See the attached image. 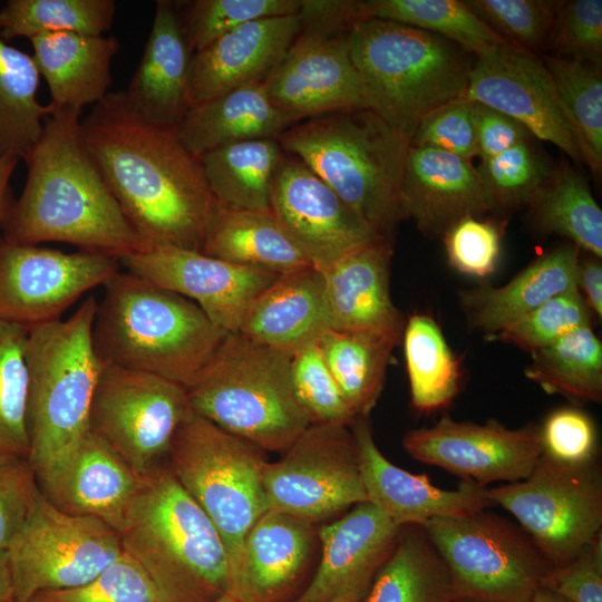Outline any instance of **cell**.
<instances>
[{"label":"cell","instance_id":"6da1fadb","mask_svg":"<svg viewBox=\"0 0 602 602\" xmlns=\"http://www.w3.org/2000/svg\"><path fill=\"white\" fill-rule=\"evenodd\" d=\"M80 125L91 159L146 249L202 251L219 202L176 126L139 116L124 90L109 93Z\"/></svg>","mask_w":602,"mask_h":602},{"label":"cell","instance_id":"7a4b0ae2","mask_svg":"<svg viewBox=\"0 0 602 602\" xmlns=\"http://www.w3.org/2000/svg\"><path fill=\"white\" fill-rule=\"evenodd\" d=\"M80 114L54 107L46 117L22 156L27 179L0 225L2 237L14 244L69 243L119 260L146 245L85 146Z\"/></svg>","mask_w":602,"mask_h":602},{"label":"cell","instance_id":"3957f363","mask_svg":"<svg viewBox=\"0 0 602 602\" xmlns=\"http://www.w3.org/2000/svg\"><path fill=\"white\" fill-rule=\"evenodd\" d=\"M104 289L91 329L103 366L153 373L187 388L227 334L192 300L126 270Z\"/></svg>","mask_w":602,"mask_h":602},{"label":"cell","instance_id":"277c9868","mask_svg":"<svg viewBox=\"0 0 602 602\" xmlns=\"http://www.w3.org/2000/svg\"><path fill=\"white\" fill-rule=\"evenodd\" d=\"M119 535L161 602H213L229 594L225 545L166 464L144 477Z\"/></svg>","mask_w":602,"mask_h":602},{"label":"cell","instance_id":"5b68a950","mask_svg":"<svg viewBox=\"0 0 602 602\" xmlns=\"http://www.w3.org/2000/svg\"><path fill=\"white\" fill-rule=\"evenodd\" d=\"M278 142L379 235L392 239L405 220L401 184L410 142L377 111L350 109L303 119Z\"/></svg>","mask_w":602,"mask_h":602},{"label":"cell","instance_id":"8992f818","mask_svg":"<svg viewBox=\"0 0 602 602\" xmlns=\"http://www.w3.org/2000/svg\"><path fill=\"white\" fill-rule=\"evenodd\" d=\"M348 45L372 109L409 142L427 115L464 97L470 54L444 37L370 18L351 28Z\"/></svg>","mask_w":602,"mask_h":602},{"label":"cell","instance_id":"52a82bcc","mask_svg":"<svg viewBox=\"0 0 602 602\" xmlns=\"http://www.w3.org/2000/svg\"><path fill=\"white\" fill-rule=\"evenodd\" d=\"M97 300L87 297L67 319L28 329V460L46 476L89 431V411L103 369L91 329Z\"/></svg>","mask_w":602,"mask_h":602},{"label":"cell","instance_id":"ba28073f","mask_svg":"<svg viewBox=\"0 0 602 602\" xmlns=\"http://www.w3.org/2000/svg\"><path fill=\"white\" fill-rule=\"evenodd\" d=\"M292 353L227 333L186 388L191 409L263 450L284 452L311 425L291 376Z\"/></svg>","mask_w":602,"mask_h":602},{"label":"cell","instance_id":"9c48e42d","mask_svg":"<svg viewBox=\"0 0 602 602\" xmlns=\"http://www.w3.org/2000/svg\"><path fill=\"white\" fill-rule=\"evenodd\" d=\"M265 450L193 410L173 438L166 465L219 532L230 579L253 523L269 509L262 485Z\"/></svg>","mask_w":602,"mask_h":602},{"label":"cell","instance_id":"30bf717a","mask_svg":"<svg viewBox=\"0 0 602 602\" xmlns=\"http://www.w3.org/2000/svg\"><path fill=\"white\" fill-rule=\"evenodd\" d=\"M423 528L448 569L456 599L527 602L554 567L520 525L485 509L434 518Z\"/></svg>","mask_w":602,"mask_h":602},{"label":"cell","instance_id":"8fae6325","mask_svg":"<svg viewBox=\"0 0 602 602\" xmlns=\"http://www.w3.org/2000/svg\"><path fill=\"white\" fill-rule=\"evenodd\" d=\"M486 494L517 520L554 567L601 535L602 473L596 459L566 464L542 453L526 478L486 488Z\"/></svg>","mask_w":602,"mask_h":602},{"label":"cell","instance_id":"7c38bea8","mask_svg":"<svg viewBox=\"0 0 602 602\" xmlns=\"http://www.w3.org/2000/svg\"><path fill=\"white\" fill-rule=\"evenodd\" d=\"M191 411L185 387L153 373L103 366L89 431L145 477L166 464L175 433Z\"/></svg>","mask_w":602,"mask_h":602},{"label":"cell","instance_id":"4fadbf2b","mask_svg":"<svg viewBox=\"0 0 602 602\" xmlns=\"http://www.w3.org/2000/svg\"><path fill=\"white\" fill-rule=\"evenodd\" d=\"M7 552L16 602L82 585L125 553L116 530L58 509L41 492Z\"/></svg>","mask_w":602,"mask_h":602},{"label":"cell","instance_id":"5bb4252c","mask_svg":"<svg viewBox=\"0 0 602 602\" xmlns=\"http://www.w3.org/2000/svg\"><path fill=\"white\" fill-rule=\"evenodd\" d=\"M283 454L263 467L269 509L315 524L367 501L349 426L311 424Z\"/></svg>","mask_w":602,"mask_h":602},{"label":"cell","instance_id":"9a60e30c","mask_svg":"<svg viewBox=\"0 0 602 602\" xmlns=\"http://www.w3.org/2000/svg\"><path fill=\"white\" fill-rule=\"evenodd\" d=\"M299 18V35L264 80L272 104L293 124L342 110L372 109L350 57V29L333 19Z\"/></svg>","mask_w":602,"mask_h":602},{"label":"cell","instance_id":"2e32d148","mask_svg":"<svg viewBox=\"0 0 602 602\" xmlns=\"http://www.w3.org/2000/svg\"><path fill=\"white\" fill-rule=\"evenodd\" d=\"M117 258L64 252L0 237V321L32 327L61 319L86 292L120 271Z\"/></svg>","mask_w":602,"mask_h":602},{"label":"cell","instance_id":"e0dca14e","mask_svg":"<svg viewBox=\"0 0 602 602\" xmlns=\"http://www.w3.org/2000/svg\"><path fill=\"white\" fill-rule=\"evenodd\" d=\"M271 213L312 266L324 273L379 235L318 174L284 153L274 173Z\"/></svg>","mask_w":602,"mask_h":602},{"label":"cell","instance_id":"ac0fdd59","mask_svg":"<svg viewBox=\"0 0 602 602\" xmlns=\"http://www.w3.org/2000/svg\"><path fill=\"white\" fill-rule=\"evenodd\" d=\"M402 447L421 463L484 487L526 478L543 453L540 425L511 429L495 419L482 425L447 415L431 427L408 430Z\"/></svg>","mask_w":602,"mask_h":602},{"label":"cell","instance_id":"d6986e66","mask_svg":"<svg viewBox=\"0 0 602 602\" xmlns=\"http://www.w3.org/2000/svg\"><path fill=\"white\" fill-rule=\"evenodd\" d=\"M475 57L463 99L512 117L532 136L584 163L543 58L509 43Z\"/></svg>","mask_w":602,"mask_h":602},{"label":"cell","instance_id":"ffe728a7","mask_svg":"<svg viewBox=\"0 0 602 602\" xmlns=\"http://www.w3.org/2000/svg\"><path fill=\"white\" fill-rule=\"evenodd\" d=\"M119 263L126 271L192 300L227 333L237 331L253 299L280 275L175 246L147 247L119 259Z\"/></svg>","mask_w":602,"mask_h":602},{"label":"cell","instance_id":"44dd1931","mask_svg":"<svg viewBox=\"0 0 602 602\" xmlns=\"http://www.w3.org/2000/svg\"><path fill=\"white\" fill-rule=\"evenodd\" d=\"M401 527L369 502L353 505L344 515L318 527L321 559L294 602H330L340 598L363 600L377 572L390 556Z\"/></svg>","mask_w":602,"mask_h":602},{"label":"cell","instance_id":"7402d4cb","mask_svg":"<svg viewBox=\"0 0 602 602\" xmlns=\"http://www.w3.org/2000/svg\"><path fill=\"white\" fill-rule=\"evenodd\" d=\"M367 417H357L353 434L367 502L397 526H423L434 518L467 516L493 505L486 487L463 479L455 489L434 486L426 475H415L390 460L378 448Z\"/></svg>","mask_w":602,"mask_h":602},{"label":"cell","instance_id":"603a6c76","mask_svg":"<svg viewBox=\"0 0 602 602\" xmlns=\"http://www.w3.org/2000/svg\"><path fill=\"white\" fill-rule=\"evenodd\" d=\"M401 207L428 237H443L466 216L480 217L493 206L472 161L410 146L401 184Z\"/></svg>","mask_w":602,"mask_h":602},{"label":"cell","instance_id":"cb8c5ba5","mask_svg":"<svg viewBox=\"0 0 602 602\" xmlns=\"http://www.w3.org/2000/svg\"><path fill=\"white\" fill-rule=\"evenodd\" d=\"M299 14L241 25L193 55L190 108L235 88L264 81L299 35Z\"/></svg>","mask_w":602,"mask_h":602},{"label":"cell","instance_id":"d4e9b609","mask_svg":"<svg viewBox=\"0 0 602 602\" xmlns=\"http://www.w3.org/2000/svg\"><path fill=\"white\" fill-rule=\"evenodd\" d=\"M143 480L88 431L62 460L38 479V485L58 509L98 518L119 533Z\"/></svg>","mask_w":602,"mask_h":602},{"label":"cell","instance_id":"484cf974","mask_svg":"<svg viewBox=\"0 0 602 602\" xmlns=\"http://www.w3.org/2000/svg\"><path fill=\"white\" fill-rule=\"evenodd\" d=\"M392 252V239L378 237L323 273L330 329L401 340L405 320L390 295Z\"/></svg>","mask_w":602,"mask_h":602},{"label":"cell","instance_id":"4316f807","mask_svg":"<svg viewBox=\"0 0 602 602\" xmlns=\"http://www.w3.org/2000/svg\"><path fill=\"white\" fill-rule=\"evenodd\" d=\"M317 538L314 524L268 509L244 537L229 594L240 602H281L308 566Z\"/></svg>","mask_w":602,"mask_h":602},{"label":"cell","instance_id":"83f0119b","mask_svg":"<svg viewBox=\"0 0 602 602\" xmlns=\"http://www.w3.org/2000/svg\"><path fill=\"white\" fill-rule=\"evenodd\" d=\"M191 52L176 2H156L152 29L142 60L124 95L148 122L176 126L190 109Z\"/></svg>","mask_w":602,"mask_h":602},{"label":"cell","instance_id":"f1b7e54d","mask_svg":"<svg viewBox=\"0 0 602 602\" xmlns=\"http://www.w3.org/2000/svg\"><path fill=\"white\" fill-rule=\"evenodd\" d=\"M330 329L324 275L312 265L280 274L246 308L236 332L294 353Z\"/></svg>","mask_w":602,"mask_h":602},{"label":"cell","instance_id":"f546056e","mask_svg":"<svg viewBox=\"0 0 602 602\" xmlns=\"http://www.w3.org/2000/svg\"><path fill=\"white\" fill-rule=\"evenodd\" d=\"M29 40L55 108L81 111L110 93L111 62L119 51L115 37L50 32Z\"/></svg>","mask_w":602,"mask_h":602},{"label":"cell","instance_id":"4dcf8cb0","mask_svg":"<svg viewBox=\"0 0 602 602\" xmlns=\"http://www.w3.org/2000/svg\"><path fill=\"white\" fill-rule=\"evenodd\" d=\"M580 249L557 247L532 262L507 284L462 293L470 326L493 336L550 299L577 289Z\"/></svg>","mask_w":602,"mask_h":602},{"label":"cell","instance_id":"1f68e13d","mask_svg":"<svg viewBox=\"0 0 602 602\" xmlns=\"http://www.w3.org/2000/svg\"><path fill=\"white\" fill-rule=\"evenodd\" d=\"M293 123L271 101L264 81L252 82L191 107L176 125L183 145L195 156L221 146L274 138Z\"/></svg>","mask_w":602,"mask_h":602},{"label":"cell","instance_id":"d6a6232c","mask_svg":"<svg viewBox=\"0 0 602 602\" xmlns=\"http://www.w3.org/2000/svg\"><path fill=\"white\" fill-rule=\"evenodd\" d=\"M201 252L278 274L311 265L282 231L272 213L221 204L210 224Z\"/></svg>","mask_w":602,"mask_h":602},{"label":"cell","instance_id":"836d02e7","mask_svg":"<svg viewBox=\"0 0 602 602\" xmlns=\"http://www.w3.org/2000/svg\"><path fill=\"white\" fill-rule=\"evenodd\" d=\"M284 152L278 139L227 144L201 156L207 184L219 204L271 213V185Z\"/></svg>","mask_w":602,"mask_h":602},{"label":"cell","instance_id":"e575fe53","mask_svg":"<svg viewBox=\"0 0 602 602\" xmlns=\"http://www.w3.org/2000/svg\"><path fill=\"white\" fill-rule=\"evenodd\" d=\"M448 569L423 526L401 527L390 556L377 572L362 602H452Z\"/></svg>","mask_w":602,"mask_h":602},{"label":"cell","instance_id":"d590c367","mask_svg":"<svg viewBox=\"0 0 602 602\" xmlns=\"http://www.w3.org/2000/svg\"><path fill=\"white\" fill-rule=\"evenodd\" d=\"M398 342L389 336L332 329L318 340L324 362L356 417H367L375 408Z\"/></svg>","mask_w":602,"mask_h":602},{"label":"cell","instance_id":"8d00e7d4","mask_svg":"<svg viewBox=\"0 0 602 602\" xmlns=\"http://www.w3.org/2000/svg\"><path fill=\"white\" fill-rule=\"evenodd\" d=\"M411 406L418 412L447 407L459 391V361L439 324L428 313H414L402 332Z\"/></svg>","mask_w":602,"mask_h":602},{"label":"cell","instance_id":"74e56055","mask_svg":"<svg viewBox=\"0 0 602 602\" xmlns=\"http://www.w3.org/2000/svg\"><path fill=\"white\" fill-rule=\"evenodd\" d=\"M538 229L567 237L580 250L602 256V211L585 179L571 167L553 168L530 204Z\"/></svg>","mask_w":602,"mask_h":602},{"label":"cell","instance_id":"f35d334b","mask_svg":"<svg viewBox=\"0 0 602 602\" xmlns=\"http://www.w3.org/2000/svg\"><path fill=\"white\" fill-rule=\"evenodd\" d=\"M39 80L32 56L0 37V156L22 158L41 135L54 107L38 100Z\"/></svg>","mask_w":602,"mask_h":602},{"label":"cell","instance_id":"ab89813d","mask_svg":"<svg viewBox=\"0 0 602 602\" xmlns=\"http://www.w3.org/2000/svg\"><path fill=\"white\" fill-rule=\"evenodd\" d=\"M525 376L548 394L581 402L602 400V344L591 328L583 326L532 352Z\"/></svg>","mask_w":602,"mask_h":602},{"label":"cell","instance_id":"60d3db41","mask_svg":"<svg viewBox=\"0 0 602 602\" xmlns=\"http://www.w3.org/2000/svg\"><path fill=\"white\" fill-rule=\"evenodd\" d=\"M363 7L367 19L389 20L438 35L474 56L508 43L463 1L368 0Z\"/></svg>","mask_w":602,"mask_h":602},{"label":"cell","instance_id":"b9f144b4","mask_svg":"<svg viewBox=\"0 0 602 602\" xmlns=\"http://www.w3.org/2000/svg\"><path fill=\"white\" fill-rule=\"evenodd\" d=\"M563 111L581 149L583 161L599 174L602 168L601 66L556 56L544 57Z\"/></svg>","mask_w":602,"mask_h":602},{"label":"cell","instance_id":"7bdbcfd3","mask_svg":"<svg viewBox=\"0 0 602 602\" xmlns=\"http://www.w3.org/2000/svg\"><path fill=\"white\" fill-rule=\"evenodd\" d=\"M116 13L114 0H9L0 10V37H33L50 32L104 35Z\"/></svg>","mask_w":602,"mask_h":602},{"label":"cell","instance_id":"ee69618b","mask_svg":"<svg viewBox=\"0 0 602 602\" xmlns=\"http://www.w3.org/2000/svg\"><path fill=\"white\" fill-rule=\"evenodd\" d=\"M28 329L0 321V458H28Z\"/></svg>","mask_w":602,"mask_h":602},{"label":"cell","instance_id":"f6af8a7d","mask_svg":"<svg viewBox=\"0 0 602 602\" xmlns=\"http://www.w3.org/2000/svg\"><path fill=\"white\" fill-rule=\"evenodd\" d=\"M302 0H193L178 6L184 37L194 55L243 23L298 14Z\"/></svg>","mask_w":602,"mask_h":602},{"label":"cell","instance_id":"bcb514c9","mask_svg":"<svg viewBox=\"0 0 602 602\" xmlns=\"http://www.w3.org/2000/svg\"><path fill=\"white\" fill-rule=\"evenodd\" d=\"M494 208L530 204L554 167L530 143H520L477 167Z\"/></svg>","mask_w":602,"mask_h":602},{"label":"cell","instance_id":"7dc6e473","mask_svg":"<svg viewBox=\"0 0 602 602\" xmlns=\"http://www.w3.org/2000/svg\"><path fill=\"white\" fill-rule=\"evenodd\" d=\"M509 45L537 55L547 49L560 1L465 0L463 1Z\"/></svg>","mask_w":602,"mask_h":602},{"label":"cell","instance_id":"c3c4849f","mask_svg":"<svg viewBox=\"0 0 602 602\" xmlns=\"http://www.w3.org/2000/svg\"><path fill=\"white\" fill-rule=\"evenodd\" d=\"M586 324H591L590 309L574 289L550 299L491 338L532 353Z\"/></svg>","mask_w":602,"mask_h":602},{"label":"cell","instance_id":"681fc988","mask_svg":"<svg viewBox=\"0 0 602 602\" xmlns=\"http://www.w3.org/2000/svg\"><path fill=\"white\" fill-rule=\"evenodd\" d=\"M291 376L295 395L311 424L351 426L356 416L329 371L318 342L292 355Z\"/></svg>","mask_w":602,"mask_h":602},{"label":"cell","instance_id":"f907efd6","mask_svg":"<svg viewBox=\"0 0 602 602\" xmlns=\"http://www.w3.org/2000/svg\"><path fill=\"white\" fill-rule=\"evenodd\" d=\"M28 602H161L142 566L124 555L91 581L67 590L41 592Z\"/></svg>","mask_w":602,"mask_h":602},{"label":"cell","instance_id":"816d5d0a","mask_svg":"<svg viewBox=\"0 0 602 602\" xmlns=\"http://www.w3.org/2000/svg\"><path fill=\"white\" fill-rule=\"evenodd\" d=\"M547 49L556 57L601 66L602 1H560Z\"/></svg>","mask_w":602,"mask_h":602},{"label":"cell","instance_id":"f5cc1de1","mask_svg":"<svg viewBox=\"0 0 602 602\" xmlns=\"http://www.w3.org/2000/svg\"><path fill=\"white\" fill-rule=\"evenodd\" d=\"M449 264L463 274H492L501 255L502 229L496 223L466 216L443 236Z\"/></svg>","mask_w":602,"mask_h":602},{"label":"cell","instance_id":"db71d44e","mask_svg":"<svg viewBox=\"0 0 602 602\" xmlns=\"http://www.w3.org/2000/svg\"><path fill=\"white\" fill-rule=\"evenodd\" d=\"M410 146L439 149L467 161L477 157L474 103L454 100L427 115Z\"/></svg>","mask_w":602,"mask_h":602},{"label":"cell","instance_id":"11a10c76","mask_svg":"<svg viewBox=\"0 0 602 602\" xmlns=\"http://www.w3.org/2000/svg\"><path fill=\"white\" fill-rule=\"evenodd\" d=\"M543 453L566 463L596 459L598 436L593 420L584 411L564 407L552 411L540 426Z\"/></svg>","mask_w":602,"mask_h":602},{"label":"cell","instance_id":"9f6ffc18","mask_svg":"<svg viewBox=\"0 0 602 602\" xmlns=\"http://www.w3.org/2000/svg\"><path fill=\"white\" fill-rule=\"evenodd\" d=\"M39 494L28 458H0V551H7L20 532Z\"/></svg>","mask_w":602,"mask_h":602},{"label":"cell","instance_id":"6f0895ef","mask_svg":"<svg viewBox=\"0 0 602 602\" xmlns=\"http://www.w3.org/2000/svg\"><path fill=\"white\" fill-rule=\"evenodd\" d=\"M542 586L572 602H602V535L569 563L553 567Z\"/></svg>","mask_w":602,"mask_h":602},{"label":"cell","instance_id":"680465c9","mask_svg":"<svg viewBox=\"0 0 602 602\" xmlns=\"http://www.w3.org/2000/svg\"><path fill=\"white\" fill-rule=\"evenodd\" d=\"M477 157L491 159L511 147L530 140L532 134L512 117L474 103Z\"/></svg>","mask_w":602,"mask_h":602},{"label":"cell","instance_id":"91938a15","mask_svg":"<svg viewBox=\"0 0 602 602\" xmlns=\"http://www.w3.org/2000/svg\"><path fill=\"white\" fill-rule=\"evenodd\" d=\"M577 289L588 308L602 317V265L596 256L580 260Z\"/></svg>","mask_w":602,"mask_h":602},{"label":"cell","instance_id":"94428289","mask_svg":"<svg viewBox=\"0 0 602 602\" xmlns=\"http://www.w3.org/2000/svg\"><path fill=\"white\" fill-rule=\"evenodd\" d=\"M19 158L14 156H0V225L12 203L10 179Z\"/></svg>","mask_w":602,"mask_h":602},{"label":"cell","instance_id":"6125c7cd","mask_svg":"<svg viewBox=\"0 0 602 602\" xmlns=\"http://www.w3.org/2000/svg\"><path fill=\"white\" fill-rule=\"evenodd\" d=\"M0 602H16L7 551H0Z\"/></svg>","mask_w":602,"mask_h":602},{"label":"cell","instance_id":"be15d7a7","mask_svg":"<svg viewBox=\"0 0 602 602\" xmlns=\"http://www.w3.org/2000/svg\"><path fill=\"white\" fill-rule=\"evenodd\" d=\"M527 602H572L566 598L546 589L538 588Z\"/></svg>","mask_w":602,"mask_h":602},{"label":"cell","instance_id":"e7e4bbea","mask_svg":"<svg viewBox=\"0 0 602 602\" xmlns=\"http://www.w3.org/2000/svg\"><path fill=\"white\" fill-rule=\"evenodd\" d=\"M213 602H240V601L233 598L231 594H224Z\"/></svg>","mask_w":602,"mask_h":602},{"label":"cell","instance_id":"03108f58","mask_svg":"<svg viewBox=\"0 0 602 602\" xmlns=\"http://www.w3.org/2000/svg\"><path fill=\"white\" fill-rule=\"evenodd\" d=\"M330 602H362V600L355 599V598H340Z\"/></svg>","mask_w":602,"mask_h":602},{"label":"cell","instance_id":"003e7915","mask_svg":"<svg viewBox=\"0 0 602 602\" xmlns=\"http://www.w3.org/2000/svg\"><path fill=\"white\" fill-rule=\"evenodd\" d=\"M452 602H479V601H475V600H465V599H456V600H453Z\"/></svg>","mask_w":602,"mask_h":602}]
</instances>
